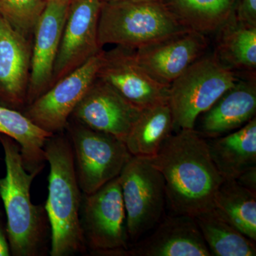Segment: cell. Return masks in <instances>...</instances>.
Listing matches in <instances>:
<instances>
[{
    "label": "cell",
    "mask_w": 256,
    "mask_h": 256,
    "mask_svg": "<svg viewBox=\"0 0 256 256\" xmlns=\"http://www.w3.org/2000/svg\"><path fill=\"white\" fill-rule=\"evenodd\" d=\"M150 160L164 178L166 202L174 214L196 217L213 210L225 180L212 161L206 140L194 129L172 134Z\"/></svg>",
    "instance_id": "obj_1"
},
{
    "label": "cell",
    "mask_w": 256,
    "mask_h": 256,
    "mask_svg": "<svg viewBox=\"0 0 256 256\" xmlns=\"http://www.w3.org/2000/svg\"><path fill=\"white\" fill-rule=\"evenodd\" d=\"M44 152L50 165L44 208L50 229V256L86 252L80 216L82 193L76 173L72 144L67 136L55 134L46 141Z\"/></svg>",
    "instance_id": "obj_2"
},
{
    "label": "cell",
    "mask_w": 256,
    "mask_h": 256,
    "mask_svg": "<svg viewBox=\"0 0 256 256\" xmlns=\"http://www.w3.org/2000/svg\"><path fill=\"white\" fill-rule=\"evenodd\" d=\"M0 142L6 166V175L0 178V197L6 212L10 252L14 256H41L46 245L48 218L44 207L32 203L30 193L32 182L40 173L26 171L21 149L14 140L0 134Z\"/></svg>",
    "instance_id": "obj_3"
},
{
    "label": "cell",
    "mask_w": 256,
    "mask_h": 256,
    "mask_svg": "<svg viewBox=\"0 0 256 256\" xmlns=\"http://www.w3.org/2000/svg\"><path fill=\"white\" fill-rule=\"evenodd\" d=\"M163 2L117 0L102 2L98 22L101 47L138 50L188 31Z\"/></svg>",
    "instance_id": "obj_4"
},
{
    "label": "cell",
    "mask_w": 256,
    "mask_h": 256,
    "mask_svg": "<svg viewBox=\"0 0 256 256\" xmlns=\"http://www.w3.org/2000/svg\"><path fill=\"white\" fill-rule=\"evenodd\" d=\"M239 80L215 53L203 55L170 84L174 128L194 129L197 120Z\"/></svg>",
    "instance_id": "obj_5"
},
{
    "label": "cell",
    "mask_w": 256,
    "mask_h": 256,
    "mask_svg": "<svg viewBox=\"0 0 256 256\" xmlns=\"http://www.w3.org/2000/svg\"><path fill=\"white\" fill-rule=\"evenodd\" d=\"M66 129L73 150L79 186L84 194H90L118 178L132 156L126 143L110 134L72 120Z\"/></svg>",
    "instance_id": "obj_6"
},
{
    "label": "cell",
    "mask_w": 256,
    "mask_h": 256,
    "mask_svg": "<svg viewBox=\"0 0 256 256\" xmlns=\"http://www.w3.org/2000/svg\"><path fill=\"white\" fill-rule=\"evenodd\" d=\"M119 178L128 240L136 242L162 218L166 202L164 178L150 160L132 156Z\"/></svg>",
    "instance_id": "obj_7"
},
{
    "label": "cell",
    "mask_w": 256,
    "mask_h": 256,
    "mask_svg": "<svg viewBox=\"0 0 256 256\" xmlns=\"http://www.w3.org/2000/svg\"><path fill=\"white\" fill-rule=\"evenodd\" d=\"M82 197L80 222L86 247L99 255L129 256L119 176Z\"/></svg>",
    "instance_id": "obj_8"
},
{
    "label": "cell",
    "mask_w": 256,
    "mask_h": 256,
    "mask_svg": "<svg viewBox=\"0 0 256 256\" xmlns=\"http://www.w3.org/2000/svg\"><path fill=\"white\" fill-rule=\"evenodd\" d=\"M104 50L52 86L26 106L25 116L44 130L58 134L66 129L74 109L97 78Z\"/></svg>",
    "instance_id": "obj_9"
},
{
    "label": "cell",
    "mask_w": 256,
    "mask_h": 256,
    "mask_svg": "<svg viewBox=\"0 0 256 256\" xmlns=\"http://www.w3.org/2000/svg\"><path fill=\"white\" fill-rule=\"evenodd\" d=\"M102 3L100 0H72L60 38L50 86L102 50L98 42Z\"/></svg>",
    "instance_id": "obj_10"
},
{
    "label": "cell",
    "mask_w": 256,
    "mask_h": 256,
    "mask_svg": "<svg viewBox=\"0 0 256 256\" xmlns=\"http://www.w3.org/2000/svg\"><path fill=\"white\" fill-rule=\"evenodd\" d=\"M97 78L139 108L168 102L169 86L160 84L143 68L132 48L116 46L104 50Z\"/></svg>",
    "instance_id": "obj_11"
},
{
    "label": "cell",
    "mask_w": 256,
    "mask_h": 256,
    "mask_svg": "<svg viewBox=\"0 0 256 256\" xmlns=\"http://www.w3.org/2000/svg\"><path fill=\"white\" fill-rule=\"evenodd\" d=\"M141 110L107 82L97 78L74 109L70 119L126 142Z\"/></svg>",
    "instance_id": "obj_12"
},
{
    "label": "cell",
    "mask_w": 256,
    "mask_h": 256,
    "mask_svg": "<svg viewBox=\"0 0 256 256\" xmlns=\"http://www.w3.org/2000/svg\"><path fill=\"white\" fill-rule=\"evenodd\" d=\"M72 0H50L37 23L32 40L26 106L50 88L64 24Z\"/></svg>",
    "instance_id": "obj_13"
},
{
    "label": "cell",
    "mask_w": 256,
    "mask_h": 256,
    "mask_svg": "<svg viewBox=\"0 0 256 256\" xmlns=\"http://www.w3.org/2000/svg\"><path fill=\"white\" fill-rule=\"evenodd\" d=\"M208 46L205 34L192 30L134 50L138 63L152 77L169 86Z\"/></svg>",
    "instance_id": "obj_14"
},
{
    "label": "cell",
    "mask_w": 256,
    "mask_h": 256,
    "mask_svg": "<svg viewBox=\"0 0 256 256\" xmlns=\"http://www.w3.org/2000/svg\"><path fill=\"white\" fill-rule=\"evenodd\" d=\"M32 41L0 15V104L18 110L26 106Z\"/></svg>",
    "instance_id": "obj_15"
},
{
    "label": "cell",
    "mask_w": 256,
    "mask_h": 256,
    "mask_svg": "<svg viewBox=\"0 0 256 256\" xmlns=\"http://www.w3.org/2000/svg\"><path fill=\"white\" fill-rule=\"evenodd\" d=\"M158 225L148 238L129 249V256H212L194 217L174 214Z\"/></svg>",
    "instance_id": "obj_16"
},
{
    "label": "cell",
    "mask_w": 256,
    "mask_h": 256,
    "mask_svg": "<svg viewBox=\"0 0 256 256\" xmlns=\"http://www.w3.org/2000/svg\"><path fill=\"white\" fill-rule=\"evenodd\" d=\"M256 77L248 80L239 79L200 116V130H194L205 139L220 137L245 126L256 117Z\"/></svg>",
    "instance_id": "obj_17"
},
{
    "label": "cell",
    "mask_w": 256,
    "mask_h": 256,
    "mask_svg": "<svg viewBox=\"0 0 256 256\" xmlns=\"http://www.w3.org/2000/svg\"><path fill=\"white\" fill-rule=\"evenodd\" d=\"M210 158L225 180H236L256 166V118L220 137L206 139Z\"/></svg>",
    "instance_id": "obj_18"
},
{
    "label": "cell",
    "mask_w": 256,
    "mask_h": 256,
    "mask_svg": "<svg viewBox=\"0 0 256 256\" xmlns=\"http://www.w3.org/2000/svg\"><path fill=\"white\" fill-rule=\"evenodd\" d=\"M174 129L169 104L162 102L142 109L124 143L131 156L151 160Z\"/></svg>",
    "instance_id": "obj_19"
},
{
    "label": "cell",
    "mask_w": 256,
    "mask_h": 256,
    "mask_svg": "<svg viewBox=\"0 0 256 256\" xmlns=\"http://www.w3.org/2000/svg\"><path fill=\"white\" fill-rule=\"evenodd\" d=\"M0 134L20 146L26 171L41 172L46 161L45 144L53 134L38 127L24 114L0 104Z\"/></svg>",
    "instance_id": "obj_20"
},
{
    "label": "cell",
    "mask_w": 256,
    "mask_h": 256,
    "mask_svg": "<svg viewBox=\"0 0 256 256\" xmlns=\"http://www.w3.org/2000/svg\"><path fill=\"white\" fill-rule=\"evenodd\" d=\"M218 32L215 54L220 62L234 72L256 75V26L238 22L232 16Z\"/></svg>",
    "instance_id": "obj_21"
},
{
    "label": "cell",
    "mask_w": 256,
    "mask_h": 256,
    "mask_svg": "<svg viewBox=\"0 0 256 256\" xmlns=\"http://www.w3.org/2000/svg\"><path fill=\"white\" fill-rule=\"evenodd\" d=\"M212 210L256 242V193L236 180H224L216 193Z\"/></svg>",
    "instance_id": "obj_22"
},
{
    "label": "cell",
    "mask_w": 256,
    "mask_h": 256,
    "mask_svg": "<svg viewBox=\"0 0 256 256\" xmlns=\"http://www.w3.org/2000/svg\"><path fill=\"white\" fill-rule=\"evenodd\" d=\"M237 0H166L185 28L206 35L218 31L233 14Z\"/></svg>",
    "instance_id": "obj_23"
},
{
    "label": "cell",
    "mask_w": 256,
    "mask_h": 256,
    "mask_svg": "<svg viewBox=\"0 0 256 256\" xmlns=\"http://www.w3.org/2000/svg\"><path fill=\"white\" fill-rule=\"evenodd\" d=\"M194 218L212 256H256V242L218 216L213 210Z\"/></svg>",
    "instance_id": "obj_24"
},
{
    "label": "cell",
    "mask_w": 256,
    "mask_h": 256,
    "mask_svg": "<svg viewBox=\"0 0 256 256\" xmlns=\"http://www.w3.org/2000/svg\"><path fill=\"white\" fill-rule=\"evenodd\" d=\"M45 0H0V15L28 40L46 6Z\"/></svg>",
    "instance_id": "obj_25"
},
{
    "label": "cell",
    "mask_w": 256,
    "mask_h": 256,
    "mask_svg": "<svg viewBox=\"0 0 256 256\" xmlns=\"http://www.w3.org/2000/svg\"><path fill=\"white\" fill-rule=\"evenodd\" d=\"M232 16L238 22L256 26V0H240Z\"/></svg>",
    "instance_id": "obj_26"
},
{
    "label": "cell",
    "mask_w": 256,
    "mask_h": 256,
    "mask_svg": "<svg viewBox=\"0 0 256 256\" xmlns=\"http://www.w3.org/2000/svg\"><path fill=\"white\" fill-rule=\"evenodd\" d=\"M236 180L244 188L256 193V166L244 172Z\"/></svg>",
    "instance_id": "obj_27"
},
{
    "label": "cell",
    "mask_w": 256,
    "mask_h": 256,
    "mask_svg": "<svg viewBox=\"0 0 256 256\" xmlns=\"http://www.w3.org/2000/svg\"><path fill=\"white\" fill-rule=\"evenodd\" d=\"M10 254L11 252H10L6 227H4L3 224L1 214H0V256H9L11 255Z\"/></svg>",
    "instance_id": "obj_28"
},
{
    "label": "cell",
    "mask_w": 256,
    "mask_h": 256,
    "mask_svg": "<svg viewBox=\"0 0 256 256\" xmlns=\"http://www.w3.org/2000/svg\"><path fill=\"white\" fill-rule=\"evenodd\" d=\"M139 1H154V2H162V0H139Z\"/></svg>",
    "instance_id": "obj_29"
},
{
    "label": "cell",
    "mask_w": 256,
    "mask_h": 256,
    "mask_svg": "<svg viewBox=\"0 0 256 256\" xmlns=\"http://www.w3.org/2000/svg\"><path fill=\"white\" fill-rule=\"evenodd\" d=\"M100 1L102 2H107L117 1V0H100Z\"/></svg>",
    "instance_id": "obj_30"
},
{
    "label": "cell",
    "mask_w": 256,
    "mask_h": 256,
    "mask_svg": "<svg viewBox=\"0 0 256 256\" xmlns=\"http://www.w3.org/2000/svg\"><path fill=\"white\" fill-rule=\"evenodd\" d=\"M48 1H50V0H45V2H48Z\"/></svg>",
    "instance_id": "obj_31"
}]
</instances>
